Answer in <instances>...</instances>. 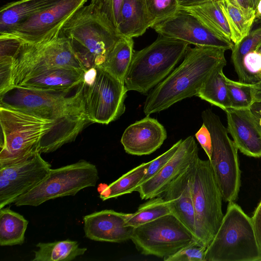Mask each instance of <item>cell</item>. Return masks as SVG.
Segmentation results:
<instances>
[{
	"label": "cell",
	"instance_id": "cell-1",
	"mask_svg": "<svg viewBox=\"0 0 261 261\" xmlns=\"http://www.w3.org/2000/svg\"><path fill=\"white\" fill-rule=\"evenodd\" d=\"M82 83L70 96L66 93L12 86L0 92V107L22 111L55 123L47 153L74 141L91 121L85 108Z\"/></svg>",
	"mask_w": 261,
	"mask_h": 261
},
{
	"label": "cell",
	"instance_id": "cell-2",
	"mask_svg": "<svg viewBox=\"0 0 261 261\" xmlns=\"http://www.w3.org/2000/svg\"><path fill=\"white\" fill-rule=\"evenodd\" d=\"M223 48L188 47L181 63L147 95L146 116L165 110L177 102L196 96L204 83L217 68L225 67Z\"/></svg>",
	"mask_w": 261,
	"mask_h": 261
},
{
	"label": "cell",
	"instance_id": "cell-3",
	"mask_svg": "<svg viewBox=\"0 0 261 261\" xmlns=\"http://www.w3.org/2000/svg\"><path fill=\"white\" fill-rule=\"evenodd\" d=\"M0 168L47 153L55 123L20 111L0 107Z\"/></svg>",
	"mask_w": 261,
	"mask_h": 261
},
{
	"label": "cell",
	"instance_id": "cell-4",
	"mask_svg": "<svg viewBox=\"0 0 261 261\" xmlns=\"http://www.w3.org/2000/svg\"><path fill=\"white\" fill-rule=\"evenodd\" d=\"M59 35L68 39L85 71L102 65L121 37L90 4L75 12Z\"/></svg>",
	"mask_w": 261,
	"mask_h": 261
},
{
	"label": "cell",
	"instance_id": "cell-5",
	"mask_svg": "<svg viewBox=\"0 0 261 261\" xmlns=\"http://www.w3.org/2000/svg\"><path fill=\"white\" fill-rule=\"evenodd\" d=\"M189 44L159 35L151 44L135 51L124 85L127 91L147 95L184 58Z\"/></svg>",
	"mask_w": 261,
	"mask_h": 261
},
{
	"label": "cell",
	"instance_id": "cell-6",
	"mask_svg": "<svg viewBox=\"0 0 261 261\" xmlns=\"http://www.w3.org/2000/svg\"><path fill=\"white\" fill-rule=\"evenodd\" d=\"M205 261H261L251 218L234 202H229L221 225L206 248Z\"/></svg>",
	"mask_w": 261,
	"mask_h": 261
},
{
	"label": "cell",
	"instance_id": "cell-7",
	"mask_svg": "<svg viewBox=\"0 0 261 261\" xmlns=\"http://www.w3.org/2000/svg\"><path fill=\"white\" fill-rule=\"evenodd\" d=\"M197 242L207 247L218 230L224 215L222 196L210 162L198 159L191 181Z\"/></svg>",
	"mask_w": 261,
	"mask_h": 261
},
{
	"label": "cell",
	"instance_id": "cell-8",
	"mask_svg": "<svg viewBox=\"0 0 261 261\" xmlns=\"http://www.w3.org/2000/svg\"><path fill=\"white\" fill-rule=\"evenodd\" d=\"M201 117L211 136L212 151L208 160L223 200L234 202L241 186L238 149L218 115L207 109L202 112Z\"/></svg>",
	"mask_w": 261,
	"mask_h": 261
},
{
	"label": "cell",
	"instance_id": "cell-9",
	"mask_svg": "<svg viewBox=\"0 0 261 261\" xmlns=\"http://www.w3.org/2000/svg\"><path fill=\"white\" fill-rule=\"evenodd\" d=\"M99 179L95 165L85 160L51 169L45 178L14 203L17 206H37L46 201L74 196L80 190L95 186Z\"/></svg>",
	"mask_w": 261,
	"mask_h": 261
},
{
	"label": "cell",
	"instance_id": "cell-10",
	"mask_svg": "<svg viewBox=\"0 0 261 261\" xmlns=\"http://www.w3.org/2000/svg\"><path fill=\"white\" fill-rule=\"evenodd\" d=\"M130 240L142 254L163 259L197 241L195 235L172 214L134 227Z\"/></svg>",
	"mask_w": 261,
	"mask_h": 261
},
{
	"label": "cell",
	"instance_id": "cell-11",
	"mask_svg": "<svg viewBox=\"0 0 261 261\" xmlns=\"http://www.w3.org/2000/svg\"><path fill=\"white\" fill-rule=\"evenodd\" d=\"M96 75L89 84L82 83L87 115L93 123L108 124L125 112L128 91L123 83L101 66H95Z\"/></svg>",
	"mask_w": 261,
	"mask_h": 261
},
{
	"label": "cell",
	"instance_id": "cell-12",
	"mask_svg": "<svg viewBox=\"0 0 261 261\" xmlns=\"http://www.w3.org/2000/svg\"><path fill=\"white\" fill-rule=\"evenodd\" d=\"M87 0H59L32 15L10 33L22 42L35 44L58 37L67 21Z\"/></svg>",
	"mask_w": 261,
	"mask_h": 261
},
{
	"label": "cell",
	"instance_id": "cell-13",
	"mask_svg": "<svg viewBox=\"0 0 261 261\" xmlns=\"http://www.w3.org/2000/svg\"><path fill=\"white\" fill-rule=\"evenodd\" d=\"M50 169V164L39 152L22 162L0 168V209L33 189Z\"/></svg>",
	"mask_w": 261,
	"mask_h": 261
},
{
	"label": "cell",
	"instance_id": "cell-14",
	"mask_svg": "<svg viewBox=\"0 0 261 261\" xmlns=\"http://www.w3.org/2000/svg\"><path fill=\"white\" fill-rule=\"evenodd\" d=\"M160 35L198 46H212L232 50L234 43L219 36L191 12L180 9L174 15L152 28Z\"/></svg>",
	"mask_w": 261,
	"mask_h": 261
},
{
	"label": "cell",
	"instance_id": "cell-15",
	"mask_svg": "<svg viewBox=\"0 0 261 261\" xmlns=\"http://www.w3.org/2000/svg\"><path fill=\"white\" fill-rule=\"evenodd\" d=\"M85 71L64 67H38L12 76L10 86L67 93L84 81Z\"/></svg>",
	"mask_w": 261,
	"mask_h": 261
},
{
	"label": "cell",
	"instance_id": "cell-16",
	"mask_svg": "<svg viewBox=\"0 0 261 261\" xmlns=\"http://www.w3.org/2000/svg\"><path fill=\"white\" fill-rule=\"evenodd\" d=\"M198 155L197 143L192 136L182 140L178 149L154 176L139 185L135 192L143 200L160 196L168 185L180 175Z\"/></svg>",
	"mask_w": 261,
	"mask_h": 261
},
{
	"label": "cell",
	"instance_id": "cell-17",
	"mask_svg": "<svg viewBox=\"0 0 261 261\" xmlns=\"http://www.w3.org/2000/svg\"><path fill=\"white\" fill-rule=\"evenodd\" d=\"M227 131L242 153L261 157V125L251 108H228L225 111Z\"/></svg>",
	"mask_w": 261,
	"mask_h": 261
},
{
	"label": "cell",
	"instance_id": "cell-18",
	"mask_svg": "<svg viewBox=\"0 0 261 261\" xmlns=\"http://www.w3.org/2000/svg\"><path fill=\"white\" fill-rule=\"evenodd\" d=\"M129 214L105 210L85 216V237L95 241L111 243L130 240L134 227L125 225Z\"/></svg>",
	"mask_w": 261,
	"mask_h": 261
},
{
	"label": "cell",
	"instance_id": "cell-19",
	"mask_svg": "<svg viewBox=\"0 0 261 261\" xmlns=\"http://www.w3.org/2000/svg\"><path fill=\"white\" fill-rule=\"evenodd\" d=\"M167 136L164 126L156 119L146 116L129 125L120 141L126 153L141 156L150 154L159 149Z\"/></svg>",
	"mask_w": 261,
	"mask_h": 261
},
{
	"label": "cell",
	"instance_id": "cell-20",
	"mask_svg": "<svg viewBox=\"0 0 261 261\" xmlns=\"http://www.w3.org/2000/svg\"><path fill=\"white\" fill-rule=\"evenodd\" d=\"M171 181L160 195L168 203L171 214L175 215L195 235V213L191 181L197 161Z\"/></svg>",
	"mask_w": 261,
	"mask_h": 261
},
{
	"label": "cell",
	"instance_id": "cell-21",
	"mask_svg": "<svg viewBox=\"0 0 261 261\" xmlns=\"http://www.w3.org/2000/svg\"><path fill=\"white\" fill-rule=\"evenodd\" d=\"M59 0H19L1 8L0 34L10 33L32 15L46 9Z\"/></svg>",
	"mask_w": 261,
	"mask_h": 261
},
{
	"label": "cell",
	"instance_id": "cell-22",
	"mask_svg": "<svg viewBox=\"0 0 261 261\" xmlns=\"http://www.w3.org/2000/svg\"><path fill=\"white\" fill-rule=\"evenodd\" d=\"M145 0H124L117 28L121 37H138L148 29Z\"/></svg>",
	"mask_w": 261,
	"mask_h": 261
},
{
	"label": "cell",
	"instance_id": "cell-23",
	"mask_svg": "<svg viewBox=\"0 0 261 261\" xmlns=\"http://www.w3.org/2000/svg\"><path fill=\"white\" fill-rule=\"evenodd\" d=\"M134 44L133 38L121 37L99 66L124 84L135 51Z\"/></svg>",
	"mask_w": 261,
	"mask_h": 261
},
{
	"label": "cell",
	"instance_id": "cell-24",
	"mask_svg": "<svg viewBox=\"0 0 261 261\" xmlns=\"http://www.w3.org/2000/svg\"><path fill=\"white\" fill-rule=\"evenodd\" d=\"M180 9L193 14L215 33L231 41L229 27L220 7L219 0Z\"/></svg>",
	"mask_w": 261,
	"mask_h": 261
},
{
	"label": "cell",
	"instance_id": "cell-25",
	"mask_svg": "<svg viewBox=\"0 0 261 261\" xmlns=\"http://www.w3.org/2000/svg\"><path fill=\"white\" fill-rule=\"evenodd\" d=\"M34 251L33 261H70L83 255L86 248H81L77 241L69 240L51 243H39Z\"/></svg>",
	"mask_w": 261,
	"mask_h": 261
},
{
	"label": "cell",
	"instance_id": "cell-26",
	"mask_svg": "<svg viewBox=\"0 0 261 261\" xmlns=\"http://www.w3.org/2000/svg\"><path fill=\"white\" fill-rule=\"evenodd\" d=\"M28 221L21 215L9 207L0 209V245L1 246L21 245Z\"/></svg>",
	"mask_w": 261,
	"mask_h": 261
},
{
	"label": "cell",
	"instance_id": "cell-27",
	"mask_svg": "<svg viewBox=\"0 0 261 261\" xmlns=\"http://www.w3.org/2000/svg\"><path fill=\"white\" fill-rule=\"evenodd\" d=\"M220 67L216 69L204 83L196 96L221 108L224 111L231 108L226 76Z\"/></svg>",
	"mask_w": 261,
	"mask_h": 261
},
{
	"label": "cell",
	"instance_id": "cell-28",
	"mask_svg": "<svg viewBox=\"0 0 261 261\" xmlns=\"http://www.w3.org/2000/svg\"><path fill=\"white\" fill-rule=\"evenodd\" d=\"M149 163V162L142 163L105 187L99 193L101 199L105 201L135 192L139 186Z\"/></svg>",
	"mask_w": 261,
	"mask_h": 261
},
{
	"label": "cell",
	"instance_id": "cell-29",
	"mask_svg": "<svg viewBox=\"0 0 261 261\" xmlns=\"http://www.w3.org/2000/svg\"><path fill=\"white\" fill-rule=\"evenodd\" d=\"M170 214L171 211L168 203L159 196L147 199L135 213H130L125 225L135 227Z\"/></svg>",
	"mask_w": 261,
	"mask_h": 261
},
{
	"label": "cell",
	"instance_id": "cell-30",
	"mask_svg": "<svg viewBox=\"0 0 261 261\" xmlns=\"http://www.w3.org/2000/svg\"><path fill=\"white\" fill-rule=\"evenodd\" d=\"M219 3L229 27L231 41L237 44L249 34L253 23L247 20L242 12L227 0H219Z\"/></svg>",
	"mask_w": 261,
	"mask_h": 261
},
{
	"label": "cell",
	"instance_id": "cell-31",
	"mask_svg": "<svg viewBox=\"0 0 261 261\" xmlns=\"http://www.w3.org/2000/svg\"><path fill=\"white\" fill-rule=\"evenodd\" d=\"M148 28L168 19L180 9L177 0H145Z\"/></svg>",
	"mask_w": 261,
	"mask_h": 261
},
{
	"label": "cell",
	"instance_id": "cell-32",
	"mask_svg": "<svg viewBox=\"0 0 261 261\" xmlns=\"http://www.w3.org/2000/svg\"><path fill=\"white\" fill-rule=\"evenodd\" d=\"M231 108H251L254 103L252 84L232 81L226 76Z\"/></svg>",
	"mask_w": 261,
	"mask_h": 261
},
{
	"label": "cell",
	"instance_id": "cell-33",
	"mask_svg": "<svg viewBox=\"0 0 261 261\" xmlns=\"http://www.w3.org/2000/svg\"><path fill=\"white\" fill-rule=\"evenodd\" d=\"M123 1L91 0L90 5L117 33L120 11Z\"/></svg>",
	"mask_w": 261,
	"mask_h": 261
},
{
	"label": "cell",
	"instance_id": "cell-34",
	"mask_svg": "<svg viewBox=\"0 0 261 261\" xmlns=\"http://www.w3.org/2000/svg\"><path fill=\"white\" fill-rule=\"evenodd\" d=\"M255 27L252 26L249 34L239 43L234 45L232 49L231 60L233 66L237 65L244 56L254 50L261 41V22H254Z\"/></svg>",
	"mask_w": 261,
	"mask_h": 261
},
{
	"label": "cell",
	"instance_id": "cell-35",
	"mask_svg": "<svg viewBox=\"0 0 261 261\" xmlns=\"http://www.w3.org/2000/svg\"><path fill=\"white\" fill-rule=\"evenodd\" d=\"M206 247L194 241L176 253L163 259L164 261H205Z\"/></svg>",
	"mask_w": 261,
	"mask_h": 261
},
{
	"label": "cell",
	"instance_id": "cell-36",
	"mask_svg": "<svg viewBox=\"0 0 261 261\" xmlns=\"http://www.w3.org/2000/svg\"><path fill=\"white\" fill-rule=\"evenodd\" d=\"M182 141V139L179 140L166 152L149 161V165L139 185L152 178L164 167L174 155Z\"/></svg>",
	"mask_w": 261,
	"mask_h": 261
},
{
	"label": "cell",
	"instance_id": "cell-37",
	"mask_svg": "<svg viewBox=\"0 0 261 261\" xmlns=\"http://www.w3.org/2000/svg\"><path fill=\"white\" fill-rule=\"evenodd\" d=\"M231 5L239 9L247 20L254 22L255 17V7L253 0H227Z\"/></svg>",
	"mask_w": 261,
	"mask_h": 261
},
{
	"label": "cell",
	"instance_id": "cell-38",
	"mask_svg": "<svg viewBox=\"0 0 261 261\" xmlns=\"http://www.w3.org/2000/svg\"><path fill=\"white\" fill-rule=\"evenodd\" d=\"M195 136L204 150L208 159H210L212 151V138L208 129L204 123L195 134Z\"/></svg>",
	"mask_w": 261,
	"mask_h": 261
},
{
	"label": "cell",
	"instance_id": "cell-39",
	"mask_svg": "<svg viewBox=\"0 0 261 261\" xmlns=\"http://www.w3.org/2000/svg\"><path fill=\"white\" fill-rule=\"evenodd\" d=\"M251 218L257 242L261 250V201Z\"/></svg>",
	"mask_w": 261,
	"mask_h": 261
},
{
	"label": "cell",
	"instance_id": "cell-40",
	"mask_svg": "<svg viewBox=\"0 0 261 261\" xmlns=\"http://www.w3.org/2000/svg\"><path fill=\"white\" fill-rule=\"evenodd\" d=\"M216 0H177L180 8L190 7Z\"/></svg>",
	"mask_w": 261,
	"mask_h": 261
},
{
	"label": "cell",
	"instance_id": "cell-41",
	"mask_svg": "<svg viewBox=\"0 0 261 261\" xmlns=\"http://www.w3.org/2000/svg\"><path fill=\"white\" fill-rule=\"evenodd\" d=\"M254 102H261V81L252 84Z\"/></svg>",
	"mask_w": 261,
	"mask_h": 261
},
{
	"label": "cell",
	"instance_id": "cell-42",
	"mask_svg": "<svg viewBox=\"0 0 261 261\" xmlns=\"http://www.w3.org/2000/svg\"><path fill=\"white\" fill-rule=\"evenodd\" d=\"M251 109L258 118H261V102H254Z\"/></svg>",
	"mask_w": 261,
	"mask_h": 261
},
{
	"label": "cell",
	"instance_id": "cell-43",
	"mask_svg": "<svg viewBox=\"0 0 261 261\" xmlns=\"http://www.w3.org/2000/svg\"><path fill=\"white\" fill-rule=\"evenodd\" d=\"M254 22H261V0L259 1L255 9V17Z\"/></svg>",
	"mask_w": 261,
	"mask_h": 261
},
{
	"label": "cell",
	"instance_id": "cell-44",
	"mask_svg": "<svg viewBox=\"0 0 261 261\" xmlns=\"http://www.w3.org/2000/svg\"><path fill=\"white\" fill-rule=\"evenodd\" d=\"M254 50L261 54V41L255 47Z\"/></svg>",
	"mask_w": 261,
	"mask_h": 261
},
{
	"label": "cell",
	"instance_id": "cell-45",
	"mask_svg": "<svg viewBox=\"0 0 261 261\" xmlns=\"http://www.w3.org/2000/svg\"><path fill=\"white\" fill-rule=\"evenodd\" d=\"M253 1H254V6H255V8H256V6L257 5V4H258V3L259 2V1L260 0H253Z\"/></svg>",
	"mask_w": 261,
	"mask_h": 261
},
{
	"label": "cell",
	"instance_id": "cell-46",
	"mask_svg": "<svg viewBox=\"0 0 261 261\" xmlns=\"http://www.w3.org/2000/svg\"><path fill=\"white\" fill-rule=\"evenodd\" d=\"M258 120H259V124L261 125V118H258Z\"/></svg>",
	"mask_w": 261,
	"mask_h": 261
}]
</instances>
